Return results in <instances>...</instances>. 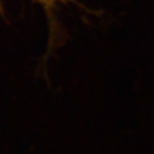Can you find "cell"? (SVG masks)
<instances>
[{
    "label": "cell",
    "instance_id": "6da1fadb",
    "mask_svg": "<svg viewBox=\"0 0 154 154\" xmlns=\"http://www.w3.org/2000/svg\"><path fill=\"white\" fill-rule=\"evenodd\" d=\"M36 1H38L40 3H42L46 9H49V8L54 7L56 3L62 2V1H64V0H36Z\"/></svg>",
    "mask_w": 154,
    "mask_h": 154
}]
</instances>
